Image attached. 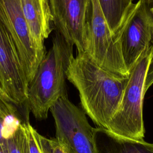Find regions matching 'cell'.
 I'll return each mask as SVG.
<instances>
[{"mask_svg":"<svg viewBox=\"0 0 153 153\" xmlns=\"http://www.w3.org/2000/svg\"><path fill=\"white\" fill-rule=\"evenodd\" d=\"M0 94H1V91H0Z\"/></svg>","mask_w":153,"mask_h":153,"instance_id":"19","label":"cell"},{"mask_svg":"<svg viewBox=\"0 0 153 153\" xmlns=\"http://www.w3.org/2000/svg\"><path fill=\"white\" fill-rule=\"evenodd\" d=\"M152 56L153 47L145 49L128 70V76L120 105L108 127L115 134L135 140H143L145 82Z\"/></svg>","mask_w":153,"mask_h":153,"instance_id":"3","label":"cell"},{"mask_svg":"<svg viewBox=\"0 0 153 153\" xmlns=\"http://www.w3.org/2000/svg\"><path fill=\"white\" fill-rule=\"evenodd\" d=\"M66 78L78 90L84 112L97 127L108 129L120 105L128 78L101 68L85 53H77L72 58Z\"/></svg>","mask_w":153,"mask_h":153,"instance_id":"1","label":"cell"},{"mask_svg":"<svg viewBox=\"0 0 153 153\" xmlns=\"http://www.w3.org/2000/svg\"><path fill=\"white\" fill-rule=\"evenodd\" d=\"M101 10L114 35L117 33L133 4L131 0H98Z\"/></svg>","mask_w":153,"mask_h":153,"instance_id":"13","label":"cell"},{"mask_svg":"<svg viewBox=\"0 0 153 153\" xmlns=\"http://www.w3.org/2000/svg\"><path fill=\"white\" fill-rule=\"evenodd\" d=\"M85 53L101 68L128 78L120 44L109 27L98 0H90Z\"/></svg>","mask_w":153,"mask_h":153,"instance_id":"4","label":"cell"},{"mask_svg":"<svg viewBox=\"0 0 153 153\" xmlns=\"http://www.w3.org/2000/svg\"><path fill=\"white\" fill-rule=\"evenodd\" d=\"M131 1H133V0H131Z\"/></svg>","mask_w":153,"mask_h":153,"instance_id":"20","label":"cell"},{"mask_svg":"<svg viewBox=\"0 0 153 153\" xmlns=\"http://www.w3.org/2000/svg\"><path fill=\"white\" fill-rule=\"evenodd\" d=\"M0 22L14 45L29 83L42 59L32 43L20 0H0Z\"/></svg>","mask_w":153,"mask_h":153,"instance_id":"7","label":"cell"},{"mask_svg":"<svg viewBox=\"0 0 153 153\" xmlns=\"http://www.w3.org/2000/svg\"><path fill=\"white\" fill-rule=\"evenodd\" d=\"M54 120L56 138L65 142L74 153H95L93 127L84 111L65 96L50 109Z\"/></svg>","mask_w":153,"mask_h":153,"instance_id":"6","label":"cell"},{"mask_svg":"<svg viewBox=\"0 0 153 153\" xmlns=\"http://www.w3.org/2000/svg\"><path fill=\"white\" fill-rule=\"evenodd\" d=\"M153 84V56L149 63L148 69L147 71L145 82V90L146 92L148 89Z\"/></svg>","mask_w":153,"mask_h":153,"instance_id":"16","label":"cell"},{"mask_svg":"<svg viewBox=\"0 0 153 153\" xmlns=\"http://www.w3.org/2000/svg\"><path fill=\"white\" fill-rule=\"evenodd\" d=\"M28 108L20 107L0 94V143L6 140L17 128L29 122Z\"/></svg>","mask_w":153,"mask_h":153,"instance_id":"12","label":"cell"},{"mask_svg":"<svg viewBox=\"0 0 153 153\" xmlns=\"http://www.w3.org/2000/svg\"><path fill=\"white\" fill-rule=\"evenodd\" d=\"M51 153H74L71 147L64 141L56 137L49 139Z\"/></svg>","mask_w":153,"mask_h":153,"instance_id":"15","label":"cell"},{"mask_svg":"<svg viewBox=\"0 0 153 153\" xmlns=\"http://www.w3.org/2000/svg\"><path fill=\"white\" fill-rule=\"evenodd\" d=\"M53 23L58 32L77 53L85 51L87 23L90 0H48Z\"/></svg>","mask_w":153,"mask_h":153,"instance_id":"8","label":"cell"},{"mask_svg":"<svg viewBox=\"0 0 153 153\" xmlns=\"http://www.w3.org/2000/svg\"><path fill=\"white\" fill-rule=\"evenodd\" d=\"M25 131V153H51L49 139L39 133L27 123L24 126Z\"/></svg>","mask_w":153,"mask_h":153,"instance_id":"14","label":"cell"},{"mask_svg":"<svg viewBox=\"0 0 153 153\" xmlns=\"http://www.w3.org/2000/svg\"><path fill=\"white\" fill-rule=\"evenodd\" d=\"M95 153H153V143L119 136L108 129L93 128Z\"/></svg>","mask_w":153,"mask_h":153,"instance_id":"11","label":"cell"},{"mask_svg":"<svg viewBox=\"0 0 153 153\" xmlns=\"http://www.w3.org/2000/svg\"><path fill=\"white\" fill-rule=\"evenodd\" d=\"M151 11H152V12L153 13V7L151 8Z\"/></svg>","mask_w":153,"mask_h":153,"instance_id":"18","label":"cell"},{"mask_svg":"<svg viewBox=\"0 0 153 153\" xmlns=\"http://www.w3.org/2000/svg\"><path fill=\"white\" fill-rule=\"evenodd\" d=\"M152 7L153 0L133 3L115 35L128 71L145 49L153 47Z\"/></svg>","mask_w":153,"mask_h":153,"instance_id":"5","label":"cell"},{"mask_svg":"<svg viewBox=\"0 0 153 153\" xmlns=\"http://www.w3.org/2000/svg\"><path fill=\"white\" fill-rule=\"evenodd\" d=\"M27 80L14 45L0 22L1 94L16 105L29 108L27 103Z\"/></svg>","mask_w":153,"mask_h":153,"instance_id":"9","label":"cell"},{"mask_svg":"<svg viewBox=\"0 0 153 153\" xmlns=\"http://www.w3.org/2000/svg\"><path fill=\"white\" fill-rule=\"evenodd\" d=\"M23 14L33 46L42 59L46 54L44 41L51 30L53 17L48 0H20Z\"/></svg>","mask_w":153,"mask_h":153,"instance_id":"10","label":"cell"},{"mask_svg":"<svg viewBox=\"0 0 153 153\" xmlns=\"http://www.w3.org/2000/svg\"><path fill=\"white\" fill-rule=\"evenodd\" d=\"M73 47L57 32L52 46L39 63L28 83L27 103L38 120H45L48 112L62 97L68 96L66 71L73 55Z\"/></svg>","mask_w":153,"mask_h":153,"instance_id":"2","label":"cell"},{"mask_svg":"<svg viewBox=\"0 0 153 153\" xmlns=\"http://www.w3.org/2000/svg\"><path fill=\"white\" fill-rule=\"evenodd\" d=\"M0 153H7L5 148L0 143Z\"/></svg>","mask_w":153,"mask_h":153,"instance_id":"17","label":"cell"}]
</instances>
